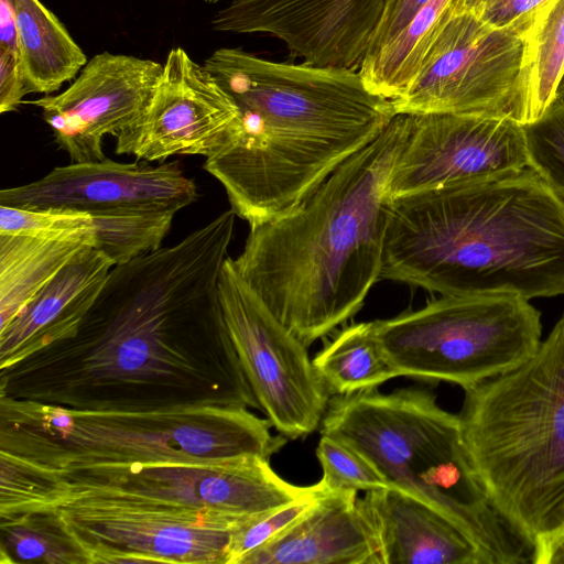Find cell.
Here are the masks:
<instances>
[{"label": "cell", "mask_w": 564, "mask_h": 564, "mask_svg": "<svg viewBox=\"0 0 564 564\" xmlns=\"http://www.w3.org/2000/svg\"><path fill=\"white\" fill-rule=\"evenodd\" d=\"M236 214L117 264L75 334L0 369V397L83 411L260 409L219 279Z\"/></svg>", "instance_id": "obj_1"}, {"label": "cell", "mask_w": 564, "mask_h": 564, "mask_svg": "<svg viewBox=\"0 0 564 564\" xmlns=\"http://www.w3.org/2000/svg\"><path fill=\"white\" fill-rule=\"evenodd\" d=\"M205 69L235 101L240 132L204 169L250 228L303 202L397 116L359 70L216 50Z\"/></svg>", "instance_id": "obj_2"}, {"label": "cell", "mask_w": 564, "mask_h": 564, "mask_svg": "<svg viewBox=\"0 0 564 564\" xmlns=\"http://www.w3.org/2000/svg\"><path fill=\"white\" fill-rule=\"evenodd\" d=\"M380 280L441 295L564 294V200L531 167L394 198Z\"/></svg>", "instance_id": "obj_3"}, {"label": "cell", "mask_w": 564, "mask_h": 564, "mask_svg": "<svg viewBox=\"0 0 564 564\" xmlns=\"http://www.w3.org/2000/svg\"><path fill=\"white\" fill-rule=\"evenodd\" d=\"M408 115L346 160L290 212L250 228L240 278L307 347L351 318L380 280L389 180Z\"/></svg>", "instance_id": "obj_4"}, {"label": "cell", "mask_w": 564, "mask_h": 564, "mask_svg": "<svg viewBox=\"0 0 564 564\" xmlns=\"http://www.w3.org/2000/svg\"><path fill=\"white\" fill-rule=\"evenodd\" d=\"M464 392L458 416L471 465L535 551L564 530V314L527 361Z\"/></svg>", "instance_id": "obj_5"}, {"label": "cell", "mask_w": 564, "mask_h": 564, "mask_svg": "<svg viewBox=\"0 0 564 564\" xmlns=\"http://www.w3.org/2000/svg\"><path fill=\"white\" fill-rule=\"evenodd\" d=\"M321 433L361 453L391 487L431 506L486 564H533V547L492 506L466 451L459 416L419 388H377L329 400Z\"/></svg>", "instance_id": "obj_6"}, {"label": "cell", "mask_w": 564, "mask_h": 564, "mask_svg": "<svg viewBox=\"0 0 564 564\" xmlns=\"http://www.w3.org/2000/svg\"><path fill=\"white\" fill-rule=\"evenodd\" d=\"M271 427L243 406L83 411L0 397V454L51 468L269 459L288 442Z\"/></svg>", "instance_id": "obj_7"}, {"label": "cell", "mask_w": 564, "mask_h": 564, "mask_svg": "<svg viewBox=\"0 0 564 564\" xmlns=\"http://www.w3.org/2000/svg\"><path fill=\"white\" fill-rule=\"evenodd\" d=\"M327 491L322 479L311 486L284 480L261 456L51 468L0 455V514L70 502H121L248 521Z\"/></svg>", "instance_id": "obj_8"}, {"label": "cell", "mask_w": 564, "mask_h": 564, "mask_svg": "<svg viewBox=\"0 0 564 564\" xmlns=\"http://www.w3.org/2000/svg\"><path fill=\"white\" fill-rule=\"evenodd\" d=\"M375 325L398 377L463 389L519 367L542 341L540 312L511 294L442 295Z\"/></svg>", "instance_id": "obj_9"}, {"label": "cell", "mask_w": 564, "mask_h": 564, "mask_svg": "<svg viewBox=\"0 0 564 564\" xmlns=\"http://www.w3.org/2000/svg\"><path fill=\"white\" fill-rule=\"evenodd\" d=\"M524 35L463 9L444 25L401 96L397 115L433 112L509 117L524 122Z\"/></svg>", "instance_id": "obj_10"}, {"label": "cell", "mask_w": 564, "mask_h": 564, "mask_svg": "<svg viewBox=\"0 0 564 564\" xmlns=\"http://www.w3.org/2000/svg\"><path fill=\"white\" fill-rule=\"evenodd\" d=\"M219 300L243 373L272 427L288 440L316 431L330 392L307 346L248 286L229 257L220 273Z\"/></svg>", "instance_id": "obj_11"}, {"label": "cell", "mask_w": 564, "mask_h": 564, "mask_svg": "<svg viewBox=\"0 0 564 564\" xmlns=\"http://www.w3.org/2000/svg\"><path fill=\"white\" fill-rule=\"evenodd\" d=\"M37 511L57 518L88 564H227L232 532L246 522L121 502H70Z\"/></svg>", "instance_id": "obj_12"}, {"label": "cell", "mask_w": 564, "mask_h": 564, "mask_svg": "<svg viewBox=\"0 0 564 564\" xmlns=\"http://www.w3.org/2000/svg\"><path fill=\"white\" fill-rule=\"evenodd\" d=\"M529 167L522 126L509 117L408 115L391 170L392 199Z\"/></svg>", "instance_id": "obj_13"}, {"label": "cell", "mask_w": 564, "mask_h": 564, "mask_svg": "<svg viewBox=\"0 0 564 564\" xmlns=\"http://www.w3.org/2000/svg\"><path fill=\"white\" fill-rule=\"evenodd\" d=\"M240 115L214 77L182 48H172L143 113L116 138V152L137 161L174 155L213 158L235 142Z\"/></svg>", "instance_id": "obj_14"}, {"label": "cell", "mask_w": 564, "mask_h": 564, "mask_svg": "<svg viewBox=\"0 0 564 564\" xmlns=\"http://www.w3.org/2000/svg\"><path fill=\"white\" fill-rule=\"evenodd\" d=\"M197 186L173 161H101L56 166L31 183L2 188L0 205L93 216L173 214L197 199Z\"/></svg>", "instance_id": "obj_15"}, {"label": "cell", "mask_w": 564, "mask_h": 564, "mask_svg": "<svg viewBox=\"0 0 564 564\" xmlns=\"http://www.w3.org/2000/svg\"><path fill=\"white\" fill-rule=\"evenodd\" d=\"M163 64L132 55H94L63 93L28 101L42 111L72 162L106 159L102 139L117 138L148 107Z\"/></svg>", "instance_id": "obj_16"}, {"label": "cell", "mask_w": 564, "mask_h": 564, "mask_svg": "<svg viewBox=\"0 0 564 564\" xmlns=\"http://www.w3.org/2000/svg\"><path fill=\"white\" fill-rule=\"evenodd\" d=\"M387 0H232L212 19V29L267 34L293 58L359 70Z\"/></svg>", "instance_id": "obj_17"}, {"label": "cell", "mask_w": 564, "mask_h": 564, "mask_svg": "<svg viewBox=\"0 0 564 564\" xmlns=\"http://www.w3.org/2000/svg\"><path fill=\"white\" fill-rule=\"evenodd\" d=\"M357 492H326L300 521L240 564H382L373 520Z\"/></svg>", "instance_id": "obj_18"}, {"label": "cell", "mask_w": 564, "mask_h": 564, "mask_svg": "<svg viewBox=\"0 0 564 564\" xmlns=\"http://www.w3.org/2000/svg\"><path fill=\"white\" fill-rule=\"evenodd\" d=\"M116 264L83 246L22 312L0 329V369L72 337Z\"/></svg>", "instance_id": "obj_19"}, {"label": "cell", "mask_w": 564, "mask_h": 564, "mask_svg": "<svg viewBox=\"0 0 564 564\" xmlns=\"http://www.w3.org/2000/svg\"><path fill=\"white\" fill-rule=\"evenodd\" d=\"M382 564H486L476 545L427 503L395 487L367 491Z\"/></svg>", "instance_id": "obj_20"}, {"label": "cell", "mask_w": 564, "mask_h": 564, "mask_svg": "<svg viewBox=\"0 0 564 564\" xmlns=\"http://www.w3.org/2000/svg\"><path fill=\"white\" fill-rule=\"evenodd\" d=\"M29 94H51L88 62L64 24L40 0H13Z\"/></svg>", "instance_id": "obj_21"}, {"label": "cell", "mask_w": 564, "mask_h": 564, "mask_svg": "<svg viewBox=\"0 0 564 564\" xmlns=\"http://www.w3.org/2000/svg\"><path fill=\"white\" fill-rule=\"evenodd\" d=\"M82 247L0 234V329L22 312Z\"/></svg>", "instance_id": "obj_22"}, {"label": "cell", "mask_w": 564, "mask_h": 564, "mask_svg": "<svg viewBox=\"0 0 564 564\" xmlns=\"http://www.w3.org/2000/svg\"><path fill=\"white\" fill-rule=\"evenodd\" d=\"M466 0H430L408 28L381 54L362 63L368 88L389 100L403 94L417 73L433 40Z\"/></svg>", "instance_id": "obj_23"}, {"label": "cell", "mask_w": 564, "mask_h": 564, "mask_svg": "<svg viewBox=\"0 0 564 564\" xmlns=\"http://www.w3.org/2000/svg\"><path fill=\"white\" fill-rule=\"evenodd\" d=\"M312 361L328 391L336 395L373 389L398 377L381 349L375 321L345 327Z\"/></svg>", "instance_id": "obj_24"}, {"label": "cell", "mask_w": 564, "mask_h": 564, "mask_svg": "<svg viewBox=\"0 0 564 564\" xmlns=\"http://www.w3.org/2000/svg\"><path fill=\"white\" fill-rule=\"evenodd\" d=\"M88 564L80 546L48 511L0 514V564Z\"/></svg>", "instance_id": "obj_25"}, {"label": "cell", "mask_w": 564, "mask_h": 564, "mask_svg": "<svg viewBox=\"0 0 564 564\" xmlns=\"http://www.w3.org/2000/svg\"><path fill=\"white\" fill-rule=\"evenodd\" d=\"M527 104L523 124L551 106L564 68V0H550L524 36Z\"/></svg>", "instance_id": "obj_26"}, {"label": "cell", "mask_w": 564, "mask_h": 564, "mask_svg": "<svg viewBox=\"0 0 564 564\" xmlns=\"http://www.w3.org/2000/svg\"><path fill=\"white\" fill-rule=\"evenodd\" d=\"M98 219L83 212L22 209L0 205V234L97 247Z\"/></svg>", "instance_id": "obj_27"}, {"label": "cell", "mask_w": 564, "mask_h": 564, "mask_svg": "<svg viewBox=\"0 0 564 564\" xmlns=\"http://www.w3.org/2000/svg\"><path fill=\"white\" fill-rule=\"evenodd\" d=\"M521 126L529 167L564 200V106L551 105L540 118Z\"/></svg>", "instance_id": "obj_28"}, {"label": "cell", "mask_w": 564, "mask_h": 564, "mask_svg": "<svg viewBox=\"0 0 564 564\" xmlns=\"http://www.w3.org/2000/svg\"><path fill=\"white\" fill-rule=\"evenodd\" d=\"M316 456L323 469L321 479L330 491L339 489L369 491L390 487L372 463L340 440L322 434Z\"/></svg>", "instance_id": "obj_29"}, {"label": "cell", "mask_w": 564, "mask_h": 564, "mask_svg": "<svg viewBox=\"0 0 564 564\" xmlns=\"http://www.w3.org/2000/svg\"><path fill=\"white\" fill-rule=\"evenodd\" d=\"M325 494L290 502L238 525L231 535L227 564H240L247 555L276 539L307 514Z\"/></svg>", "instance_id": "obj_30"}, {"label": "cell", "mask_w": 564, "mask_h": 564, "mask_svg": "<svg viewBox=\"0 0 564 564\" xmlns=\"http://www.w3.org/2000/svg\"><path fill=\"white\" fill-rule=\"evenodd\" d=\"M550 0H466L465 8L484 22L525 36Z\"/></svg>", "instance_id": "obj_31"}, {"label": "cell", "mask_w": 564, "mask_h": 564, "mask_svg": "<svg viewBox=\"0 0 564 564\" xmlns=\"http://www.w3.org/2000/svg\"><path fill=\"white\" fill-rule=\"evenodd\" d=\"M430 0H387L380 24L364 62L381 54Z\"/></svg>", "instance_id": "obj_32"}, {"label": "cell", "mask_w": 564, "mask_h": 564, "mask_svg": "<svg viewBox=\"0 0 564 564\" xmlns=\"http://www.w3.org/2000/svg\"><path fill=\"white\" fill-rule=\"evenodd\" d=\"M28 94L21 53L0 48V112L15 111Z\"/></svg>", "instance_id": "obj_33"}, {"label": "cell", "mask_w": 564, "mask_h": 564, "mask_svg": "<svg viewBox=\"0 0 564 564\" xmlns=\"http://www.w3.org/2000/svg\"><path fill=\"white\" fill-rule=\"evenodd\" d=\"M533 564H564V530L535 549Z\"/></svg>", "instance_id": "obj_34"}, {"label": "cell", "mask_w": 564, "mask_h": 564, "mask_svg": "<svg viewBox=\"0 0 564 564\" xmlns=\"http://www.w3.org/2000/svg\"><path fill=\"white\" fill-rule=\"evenodd\" d=\"M551 105L564 106V68L556 85L554 98Z\"/></svg>", "instance_id": "obj_35"}, {"label": "cell", "mask_w": 564, "mask_h": 564, "mask_svg": "<svg viewBox=\"0 0 564 564\" xmlns=\"http://www.w3.org/2000/svg\"><path fill=\"white\" fill-rule=\"evenodd\" d=\"M205 1H206L207 3H212V4H213V3H217V2H219V1H221V0H205Z\"/></svg>", "instance_id": "obj_36"}]
</instances>
